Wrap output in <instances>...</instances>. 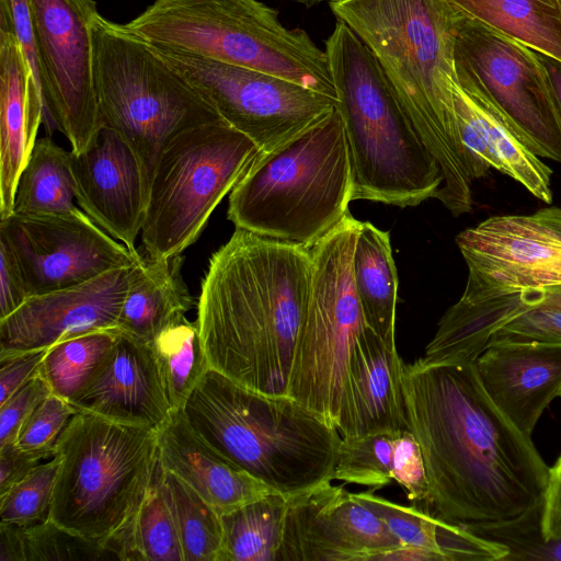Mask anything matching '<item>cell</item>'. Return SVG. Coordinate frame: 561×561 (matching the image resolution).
<instances>
[{"instance_id":"obj_1","label":"cell","mask_w":561,"mask_h":561,"mask_svg":"<svg viewBox=\"0 0 561 561\" xmlns=\"http://www.w3.org/2000/svg\"><path fill=\"white\" fill-rule=\"evenodd\" d=\"M409 428L436 517L468 528L515 518L543 499L550 468L493 403L476 362L404 364Z\"/></svg>"},{"instance_id":"obj_2","label":"cell","mask_w":561,"mask_h":561,"mask_svg":"<svg viewBox=\"0 0 561 561\" xmlns=\"http://www.w3.org/2000/svg\"><path fill=\"white\" fill-rule=\"evenodd\" d=\"M311 276L309 248L236 228L209 259L197 300L210 368L256 392L288 396Z\"/></svg>"},{"instance_id":"obj_3","label":"cell","mask_w":561,"mask_h":561,"mask_svg":"<svg viewBox=\"0 0 561 561\" xmlns=\"http://www.w3.org/2000/svg\"><path fill=\"white\" fill-rule=\"evenodd\" d=\"M373 54L443 184L435 198L454 216L472 210V181L458 138L454 106L458 11L448 0H331Z\"/></svg>"},{"instance_id":"obj_4","label":"cell","mask_w":561,"mask_h":561,"mask_svg":"<svg viewBox=\"0 0 561 561\" xmlns=\"http://www.w3.org/2000/svg\"><path fill=\"white\" fill-rule=\"evenodd\" d=\"M182 410L205 442L286 497L333 481L340 433L289 396L256 392L209 368Z\"/></svg>"},{"instance_id":"obj_5","label":"cell","mask_w":561,"mask_h":561,"mask_svg":"<svg viewBox=\"0 0 561 561\" xmlns=\"http://www.w3.org/2000/svg\"><path fill=\"white\" fill-rule=\"evenodd\" d=\"M324 50L345 129L351 199L407 207L435 198L440 169L373 54L340 20Z\"/></svg>"},{"instance_id":"obj_6","label":"cell","mask_w":561,"mask_h":561,"mask_svg":"<svg viewBox=\"0 0 561 561\" xmlns=\"http://www.w3.org/2000/svg\"><path fill=\"white\" fill-rule=\"evenodd\" d=\"M351 165L336 107L273 150L260 152L232 188L236 228L312 248L350 213Z\"/></svg>"},{"instance_id":"obj_7","label":"cell","mask_w":561,"mask_h":561,"mask_svg":"<svg viewBox=\"0 0 561 561\" xmlns=\"http://www.w3.org/2000/svg\"><path fill=\"white\" fill-rule=\"evenodd\" d=\"M55 450L59 467L49 519L119 560L158 472V430L78 411Z\"/></svg>"},{"instance_id":"obj_8","label":"cell","mask_w":561,"mask_h":561,"mask_svg":"<svg viewBox=\"0 0 561 561\" xmlns=\"http://www.w3.org/2000/svg\"><path fill=\"white\" fill-rule=\"evenodd\" d=\"M124 25L149 43L270 73L336 102L325 50L259 0H154Z\"/></svg>"},{"instance_id":"obj_9","label":"cell","mask_w":561,"mask_h":561,"mask_svg":"<svg viewBox=\"0 0 561 561\" xmlns=\"http://www.w3.org/2000/svg\"><path fill=\"white\" fill-rule=\"evenodd\" d=\"M92 37L101 125L115 131L136 154L148 197L164 147L190 128L224 119L124 24L99 14L92 23Z\"/></svg>"},{"instance_id":"obj_10","label":"cell","mask_w":561,"mask_h":561,"mask_svg":"<svg viewBox=\"0 0 561 561\" xmlns=\"http://www.w3.org/2000/svg\"><path fill=\"white\" fill-rule=\"evenodd\" d=\"M260 152L224 121L174 137L162 150L149 186L140 232L146 253L154 259L182 254Z\"/></svg>"},{"instance_id":"obj_11","label":"cell","mask_w":561,"mask_h":561,"mask_svg":"<svg viewBox=\"0 0 561 561\" xmlns=\"http://www.w3.org/2000/svg\"><path fill=\"white\" fill-rule=\"evenodd\" d=\"M360 222L348 213L310 248L311 286L288 387L289 397L335 428L350 357L367 327L352 270Z\"/></svg>"},{"instance_id":"obj_12","label":"cell","mask_w":561,"mask_h":561,"mask_svg":"<svg viewBox=\"0 0 561 561\" xmlns=\"http://www.w3.org/2000/svg\"><path fill=\"white\" fill-rule=\"evenodd\" d=\"M147 43L261 152L273 150L335 108L331 98L293 81Z\"/></svg>"},{"instance_id":"obj_13","label":"cell","mask_w":561,"mask_h":561,"mask_svg":"<svg viewBox=\"0 0 561 561\" xmlns=\"http://www.w3.org/2000/svg\"><path fill=\"white\" fill-rule=\"evenodd\" d=\"M455 68L538 157L561 162V117L538 53L458 12Z\"/></svg>"},{"instance_id":"obj_14","label":"cell","mask_w":561,"mask_h":561,"mask_svg":"<svg viewBox=\"0 0 561 561\" xmlns=\"http://www.w3.org/2000/svg\"><path fill=\"white\" fill-rule=\"evenodd\" d=\"M47 128L60 130L72 152L101 129L94 79V0H30Z\"/></svg>"},{"instance_id":"obj_15","label":"cell","mask_w":561,"mask_h":561,"mask_svg":"<svg viewBox=\"0 0 561 561\" xmlns=\"http://www.w3.org/2000/svg\"><path fill=\"white\" fill-rule=\"evenodd\" d=\"M0 237L13 250L28 295L72 287L112 270L131 266L140 255L80 216L11 215L0 219Z\"/></svg>"},{"instance_id":"obj_16","label":"cell","mask_w":561,"mask_h":561,"mask_svg":"<svg viewBox=\"0 0 561 561\" xmlns=\"http://www.w3.org/2000/svg\"><path fill=\"white\" fill-rule=\"evenodd\" d=\"M331 482L288 497L276 561H388L401 542L354 493Z\"/></svg>"},{"instance_id":"obj_17","label":"cell","mask_w":561,"mask_h":561,"mask_svg":"<svg viewBox=\"0 0 561 561\" xmlns=\"http://www.w3.org/2000/svg\"><path fill=\"white\" fill-rule=\"evenodd\" d=\"M131 266L112 270L72 287L30 297L13 313L0 320V357L46 350L95 331L117 330Z\"/></svg>"},{"instance_id":"obj_18","label":"cell","mask_w":561,"mask_h":561,"mask_svg":"<svg viewBox=\"0 0 561 561\" xmlns=\"http://www.w3.org/2000/svg\"><path fill=\"white\" fill-rule=\"evenodd\" d=\"M76 199L80 208L133 253L141 232L147 193L138 159L128 144L101 127L80 152L70 150Z\"/></svg>"},{"instance_id":"obj_19","label":"cell","mask_w":561,"mask_h":561,"mask_svg":"<svg viewBox=\"0 0 561 561\" xmlns=\"http://www.w3.org/2000/svg\"><path fill=\"white\" fill-rule=\"evenodd\" d=\"M476 365L493 403L520 432L531 436L561 389V343L494 340Z\"/></svg>"},{"instance_id":"obj_20","label":"cell","mask_w":561,"mask_h":561,"mask_svg":"<svg viewBox=\"0 0 561 561\" xmlns=\"http://www.w3.org/2000/svg\"><path fill=\"white\" fill-rule=\"evenodd\" d=\"M404 363L396 344L368 325L350 357L336 430L341 437L409 431L402 386Z\"/></svg>"},{"instance_id":"obj_21","label":"cell","mask_w":561,"mask_h":561,"mask_svg":"<svg viewBox=\"0 0 561 561\" xmlns=\"http://www.w3.org/2000/svg\"><path fill=\"white\" fill-rule=\"evenodd\" d=\"M70 404L77 411L154 430L173 411L151 345L121 333L94 376Z\"/></svg>"},{"instance_id":"obj_22","label":"cell","mask_w":561,"mask_h":561,"mask_svg":"<svg viewBox=\"0 0 561 561\" xmlns=\"http://www.w3.org/2000/svg\"><path fill=\"white\" fill-rule=\"evenodd\" d=\"M45 119L35 85L14 32L7 0H0V219L13 213L19 178Z\"/></svg>"},{"instance_id":"obj_23","label":"cell","mask_w":561,"mask_h":561,"mask_svg":"<svg viewBox=\"0 0 561 561\" xmlns=\"http://www.w3.org/2000/svg\"><path fill=\"white\" fill-rule=\"evenodd\" d=\"M162 469L173 473L220 515L275 491L205 442L182 409L158 430Z\"/></svg>"},{"instance_id":"obj_24","label":"cell","mask_w":561,"mask_h":561,"mask_svg":"<svg viewBox=\"0 0 561 561\" xmlns=\"http://www.w3.org/2000/svg\"><path fill=\"white\" fill-rule=\"evenodd\" d=\"M401 542L391 560L495 561L508 549L467 528L445 522L416 505H402L376 495L373 490L354 493Z\"/></svg>"},{"instance_id":"obj_25","label":"cell","mask_w":561,"mask_h":561,"mask_svg":"<svg viewBox=\"0 0 561 561\" xmlns=\"http://www.w3.org/2000/svg\"><path fill=\"white\" fill-rule=\"evenodd\" d=\"M182 254L154 259L140 252L133 264L117 331L138 342L154 337L193 307L182 276Z\"/></svg>"},{"instance_id":"obj_26","label":"cell","mask_w":561,"mask_h":561,"mask_svg":"<svg viewBox=\"0 0 561 561\" xmlns=\"http://www.w3.org/2000/svg\"><path fill=\"white\" fill-rule=\"evenodd\" d=\"M352 270L366 324L386 343L396 344L398 276L388 231L360 222Z\"/></svg>"},{"instance_id":"obj_27","label":"cell","mask_w":561,"mask_h":561,"mask_svg":"<svg viewBox=\"0 0 561 561\" xmlns=\"http://www.w3.org/2000/svg\"><path fill=\"white\" fill-rule=\"evenodd\" d=\"M457 80L466 108L500 161L502 173L520 183L536 198L551 204L552 170L523 141L482 91L461 76Z\"/></svg>"},{"instance_id":"obj_28","label":"cell","mask_w":561,"mask_h":561,"mask_svg":"<svg viewBox=\"0 0 561 561\" xmlns=\"http://www.w3.org/2000/svg\"><path fill=\"white\" fill-rule=\"evenodd\" d=\"M448 1L462 15L561 62V0Z\"/></svg>"},{"instance_id":"obj_29","label":"cell","mask_w":561,"mask_h":561,"mask_svg":"<svg viewBox=\"0 0 561 561\" xmlns=\"http://www.w3.org/2000/svg\"><path fill=\"white\" fill-rule=\"evenodd\" d=\"M13 213L34 216H80L70 167V151L50 137L36 140L16 185Z\"/></svg>"},{"instance_id":"obj_30","label":"cell","mask_w":561,"mask_h":561,"mask_svg":"<svg viewBox=\"0 0 561 561\" xmlns=\"http://www.w3.org/2000/svg\"><path fill=\"white\" fill-rule=\"evenodd\" d=\"M287 505L288 497L274 492L221 514L219 561H276Z\"/></svg>"},{"instance_id":"obj_31","label":"cell","mask_w":561,"mask_h":561,"mask_svg":"<svg viewBox=\"0 0 561 561\" xmlns=\"http://www.w3.org/2000/svg\"><path fill=\"white\" fill-rule=\"evenodd\" d=\"M150 345L172 410L183 409L210 368L196 321L181 317L163 329Z\"/></svg>"},{"instance_id":"obj_32","label":"cell","mask_w":561,"mask_h":561,"mask_svg":"<svg viewBox=\"0 0 561 561\" xmlns=\"http://www.w3.org/2000/svg\"><path fill=\"white\" fill-rule=\"evenodd\" d=\"M118 336L117 330H102L57 343L47 348L39 375L54 394L71 403L107 357Z\"/></svg>"},{"instance_id":"obj_33","label":"cell","mask_w":561,"mask_h":561,"mask_svg":"<svg viewBox=\"0 0 561 561\" xmlns=\"http://www.w3.org/2000/svg\"><path fill=\"white\" fill-rule=\"evenodd\" d=\"M161 478L184 561H219L222 549L220 514L185 482L162 467Z\"/></svg>"},{"instance_id":"obj_34","label":"cell","mask_w":561,"mask_h":561,"mask_svg":"<svg viewBox=\"0 0 561 561\" xmlns=\"http://www.w3.org/2000/svg\"><path fill=\"white\" fill-rule=\"evenodd\" d=\"M124 561H184L175 520L165 497L159 463L119 550Z\"/></svg>"},{"instance_id":"obj_35","label":"cell","mask_w":561,"mask_h":561,"mask_svg":"<svg viewBox=\"0 0 561 561\" xmlns=\"http://www.w3.org/2000/svg\"><path fill=\"white\" fill-rule=\"evenodd\" d=\"M397 434L342 437L332 480L365 485L373 491L389 485L393 481L392 465Z\"/></svg>"},{"instance_id":"obj_36","label":"cell","mask_w":561,"mask_h":561,"mask_svg":"<svg viewBox=\"0 0 561 561\" xmlns=\"http://www.w3.org/2000/svg\"><path fill=\"white\" fill-rule=\"evenodd\" d=\"M542 501L522 515L496 523L470 526L471 533L505 546L508 560L561 561V537L545 540L541 533Z\"/></svg>"},{"instance_id":"obj_37","label":"cell","mask_w":561,"mask_h":561,"mask_svg":"<svg viewBox=\"0 0 561 561\" xmlns=\"http://www.w3.org/2000/svg\"><path fill=\"white\" fill-rule=\"evenodd\" d=\"M58 467L55 455L0 495L1 523L26 527L49 519Z\"/></svg>"},{"instance_id":"obj_38","label":"cell","mask_w":561,"mask_h":561,"mask_svg":"<svg viewBox=\"0 0 561 561\" xmlns=\"http://www.w3.org/2000/svg\"><path fill=\"white\" fill-rule=\"evenodd\" d=\"M22 561L116 559L103 547L76 536L50 519L20 526Z\"/></svg>"},{"instance_id":"obj_39","label":"cell","mask_w":561,"mask_h":561,"mask_svg":"<svg viewBox=\"0 0 561 561\" xmlns=\"http://www.w3.org/2000/svg\"><path fill=\"white\" fill-rule=\"evenodd\" d=\"M468 270L466 288L469 289L512 290L561 286V251L556 256L527 266L468 267Z\"/></svg>"},{"instance_id":"obj_40","label":"cell","mask_w":561,"mask_h":561,"mask_svg":"<svg viewBox=\"0 0 561 561\" xmlns=\"http://www.w3.org/2000/svg\"><path fill=\"white\" fill-rule=\"evenodd\" d=\"M77 412L68 401L50 393L24 422L15 445L53 458L58 437Z\"/></svg>"},{"instance_id":"obj_41","label":"cell","mask_w":561,"mask_h":561,"mask_svg":"<svg viewBox=\"0 0 561 561\" xmlns=\"http://www.w3.org/2000/svg\"><path fill=\"white\" fill-rule=\"evenodd\" d=\"M392 479L412 505H428L430 489L422 451L413 433L403 431L394 438Z\"/></svg>"},{"instance_id":"obj_42","label":"cell","mask_w":561,"mask_h":561,"mask_svg":"<svg viewBox=\"0 0 561 561\" xmlns=\"http://www.w3.org/2000/svg\"><path fill=\"white\" fill-rule=\"evenodd\" d=\"M470 291L476 295L483 312L494 323H501L518 310L538 306L561 310V286Z\"/></svg>"},{"instance_id":"obj_43","label":"cell","mask_w":561,"mask_h":561,"mask_svg":"<svg viewBox=\"0 0 561 561\" xmlns=\"http://www.w3.org/2000/svg\"><path fill=\"white\" fill-rule=\"evenodd\" d=\"M494 340L561 343V310L543 306L518 310L499 325L489 343Z\"/></svg>"},{"instance_id":"obj_44","label":"cell","mask_w":561,"mask_h":561,"mask_svg":"<svg viewBox=\"0 0 561 561\" xmlns=\"http://www.w3.org/2000/svg\"><path fill=\"white\" fill-rule=\"evenodd\" d=\"M454 106L458 138L470 180L473 182L484 178L491 169L502 172L500 161L466 108L458 89V82L454 88Z\"/></svg>"},{"instance_id":"obj_45","label":"cell","mask_w":561,"mask_h":561,"mask_svg":"<svg viewBox=\"0 0 561 561\" xmlns=\"http://www.w3.org/2000/svg\"><path fill=\"white\" fill-rule=\"evenodd\" d=\"M50 393L49 385L38 374L0 403V446L16 442L24 422Z\"/></svg>"},{"instance_id":"obj_46","label":"cell","mask_w":561,"mask_h":561,"mask_svg":"<svg viewBox=\"0 0 561 561\" xmlns=\"http://www.w3.org/2000/svg\"><path fill=\"white\" fill-rule=\"evenodd\" d=\"M30 298L18 259L8 241L0 237V320Z\"/></svg>"},{"instance_id":"obj_47","label":"cell","mask_w":561,"mask_h":561,"mask_svg":"<svg viewBox=\"0 0 561 561\" xmlns=\"http://www.w3.org/2000/svg\"><path fill=\"white\" fill-rule=\"evenodd\" d=\"M46 352L47 348L0 357V403L39 374Z\"/></svg>"},{"instance_id":"obj_48","label":"cell","mask_w":561,"mask_h":561,"mask_svg":"<svg viewBox=\"0 0 561 561\" xmlns=\"http://www.w3.org/2000/svg\"><path fill=\"white\" fill-rule=\"evenodd\" d=\"M44 459L50 458L21 449L15 443L0 446V495L24 479Z\"/></svg>"},{"instance_id":"obj_49","label":"cell","mask_w":561,"mask_h":561,"mask_svg":"<svg viewBox=\"0 0 561 561\" xmlns=\"http://www.w3.org/2000/svg\"><path fill=\"white\" fill-rule=\"evenodd\" d=\"M541 533L545 540L561 537V455L550 468L549 481L542 499Z\"/></svg>"},{"instance_id":"obj_50","label":"cell","mask_w":561,"mask_h":561,"mask_svg":"<svg viewBox=\"0 0 561 561\" xmlns=\"http://www.w3.org/2000/svg\"><path fill=\"white\" fill-rule=\"evenodd\" d=\"M529 216L556 243L561 244V208L546 207Z\"/></svg>"},{"instance_id":"obj_51","label":"cell","mask_w":561,"mask_h":561,"mask_svg":"<svg viewBox=\"0 0 561 561\" xmlns=\"http://www.w3.org/2000/svg\"><path fill=\"white\" fill-rule=\"evenodd\" d=\"M538 55L546 69L551 87L552 96L561 117V62L548 56L541 54Z\"/></svg>"},{"instance_id":"obj_52","label":"cell","mask_w":561,"mask_h":561,"mask_svg":"<svg viewBox=\"0 0 561 561\" xmlns=\"http://www.w3.org/2000/svg\"><path fill=\"white\" fill-rule=\"evenodd\" d=\"M295 1H297L298 3H301L306 7H311V5H316L318 3H321L324 1H331V0H295Z\"/></svg>"},{"instance_id":"obj_53","label":"cell","mask_w":561,"mask_h":561,"mask_svg":"<svg viewBox=\"0 0 561 561\" xmlns=\"http://www.w3.org/2000/svg\"><path fill=\"white\" fill-rule=\"evenodd\" d=\"M558 397H561V389L559 390Z\"/></svg>"}]
</instances>
